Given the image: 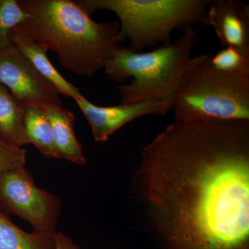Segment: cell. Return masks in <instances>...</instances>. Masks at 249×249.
<instances>
[{
    "instance_id": "1",
    "label": "cell",
    "mask_w": 249,
    "mask_h": 249,
    "mask_svg": "<svg viewBox=\"0 0 249 249\" xmlns=\"http://www.w3.org/2000/svg\"><path fill=\"white\" fill-rule=\"evenodd\" d=\"M134 186L160 249H249V120L168 124Z\"/></svg>"
},
{
    "instance_id": "2",
    "label": "cell",
    "mask_w": 249,
    "mask_h": 249,
    "mask_svg": "<svg viewBox=\"0 0 249 249\" xmlns=\"http://www.w3.org/2000/svg\"><path fill=\"white\" fill-rule=\"evenodd\" d=\"M27 17L18 33L52 50L77 76L90 78L120 48L119 21L97 22L78 1L18 0Z\"/></svg>"
},
{
    "instance_id": "3",
    "label": "cell",
    "mask_w": 249,
    "mask_h": 249,
    "mask_svg": "<svg viewBox=\"0 0 249 249\" xmlns=\"http://www.w3.org/2000/svg\"><path fill=\"white\" fill-rule=\"evenodd\" d=\"M197 39V31L190 27L175 42L159 46L151 52L136 53L128 47L118 49L103 70L116 83L133 78L129 84L118 88L121 104L151 99L173 102L187 76L207 57L208 54L191 57Z\"/></svg>"
},
{
    "instance_id": "4",
    "label": "cell",
    "mask_w": 249,
    "mask_h": 249,
    "mask_svg": "<svg viewBox=\"0 0 249 249\" xmlns=\"http://www.w3.org/2000/svg\"><path fill=\"white\" fill-rule=\"evenodd\" d=\"M209 0H81L78 3L91 15L100 10L112 11L120 24V42L140 53L146 47L171 43L175 29L184 31L195 24L206 25Z\"/></svg>"
},
{
    "instance_id": "5",
    "label": "cell",
    "mask_w": 249,
    "mask_h": 249,
    "mask_svg": "<svg viewBox=\"0 0 249 249\" xmlns=\"http://www.w3.org/2000/svg\"><path fill=\"white\" fill-rule=\"evenodd\" d=\"M210 57L187 76L174 96L172 109L176 120H249V73L218 70Z\"/></svg>"
},
{
    "instance_id": "6",
    "label": "cell",
    "mask_w": 249,
    "mask_h": 249,
    "mask_svg": "<svg viewBox=\"0 0 249 249\" xmlns=\"http://www.w3.org/2000/svg\"><path fill=\"white\" fill-rule=\"evenodd\" d=\"M0 206L30 223L34 232H56L60 200L37 188L25 167L7 172L0 178Z\"/></svg>"
},
{
    "instance_id": "7",
    "label": "cell",
    "mask_w": 249,
    "mask_h": 249,
    "mask_svg": "<svg viewBox=\"0 0 249 249\" xmlns=\"http://www.w3.org/2000/svg\"><path fill=\"white\" fill-rule=\"evenodd\" d=\"M0 84L24 106H62L58 91L12 45L0 50Z\"/></svg>"
},
{
    "instance_id": "8",
    "label": "cell",
    "mask_w": 249,
    "mask_h": 249,
    "mask_svg": "<svg viewBox=\"0 0 249 249\" xmlns=\"http://www.w3.org/2000/svg\"><path fill=\"white\" fill-rule=\"evenodd\" d=\"M89 123L93 137L97 142H105L124 124L142 116H164L172 109L173 102L166 100H147L116 106H96L84 96L76 101Z\"/></svg>"
},
{
    "instance_id": "9",
    "label": "cell",
    "mask_w": 249,
    "mask_h": 249,
    "mask_svg": "<svg viewBox=\"0 0 249 249\" xmlns=\"http://www.w3.org/2000/svg\"><path fill=\"white\" fill-rule=\"evenodd\" d=\"M206 25L213 28L224 47L249 51V6L243 1H211Z\"/></svg>"
},
{
    "instance_id": "10",
    "label": "cell",
    "mask_w": 249,
    "mask_h": 249,
    "mask_svg": "<svg viewBox=\"0 0 249 249\" xmlns=\"http://www.w3.org/2000/svg\"><path fill=\"white\" fill-rule=\"evenodd\" d=\"M10 41L11 45L27 59L41 76L55 88L59 94L73 98L75 101L83 97L80 89L64 78L50 62L45 47L14 31L10 34Z\"/></svg>"
},
{
    "instance_id": "11",
    "label": "cell",
    "mask_w": 249,
    "mask_h": 249,
    "mask_svg": "<svg viewBox=\"0 0 249 249\" xmlns=\"http://www.w3.org/2000/svg\"><path fill=\"white\" fill-rule=\"evenodd\" d=\"M40 107L50 123L60 159L85 165L86 159L75 134L73 113L57 105H43Z\"/></svg>"
},
{
    "instance_id": "12",
    "label": "cell",
    "mask_w": 249,
    "mask_h": 249,
    "mask_svg": "<svg viewBox=\"0 0 249 249\" xmlns=\"http://www.w3.org/2000/svg\"><path fill=\"white\" fill-rule=\"evenodd\" d=\"M25 106L0 84V140L11 146L29 143L24 129Z\"/></svg>"
},
{
    "instance_id": "13",
    "label": "cell",
    "mask_w": 249,
    "mask_h": 249,
    "mask_svg": "<svg viewBox=\"0 0 249 249\" xmlns=\"http://www.w3.org/2000/svg\"><path fill=\"white\" fill-rule=\"evenodd\" d=\"M56 232L29 233L0 211V249H55Z\"/></svg>"
},
{
    "instance_id": "14",
    "label": "cell",
    "mask_w": 249,
    "mask_h": 249,
    "mask_svg": "<svg viewBox=\"0 0 249 249\" xmlns=\"http://www.w3.org/2000/svg\"><path fill=\"white\" fill-rule=\"evenodd\" d=\"M24 129L29 143L37 147L45 157L60 159L50 123L40 106H25Z\"/></svg>"
},
{
    "instance_id": "15",
    "label": "cell",
    "mask_w": 249,
    "mask_h": 249,
    "mask_svg": "<svg viewBox=\"0 0 249 249\" xmlns=\"http://www.w3.org/2000/svg\"><path fill=\"white\" fill-rule=\"evenodd\" d=\"M27 17L18 0H0V50L11 45L10 34Z\"/></svg>"
},
{
    "instance_id": "16",
    "label": "cell",
    "mask_w": 249,
    "mask_h": 249,
    "mask_svg": "<svg viewBox=\"0 0 249 249\" xmlns=\"http://www.w3.org/2000/svg\"><path fill=\"white\" fill-rule=\"evenodd\" d=\"M210 62L222 71L249 73V51L224 47L214 55H211Z\"/></svg>"
},
{
    "instance_id": "17",
    "label": "cell",
    "mask_w": 249,
    "mask_h": 249,
    "mask_svg": "<svg viewBox=\"0 0 249 249\" xmlns=\"http://www.w3.org/2000/svg\"><path fill=\"white\" fill-rule=\"evenodd\" d=\"M26 155L23 147L11 146L0 140V178L7 172L24 167Z\"/></svg>"
},
{
    "instance_id": "18",
    "label": "cell",
    "mask_w": 249,
    "mask_h": 249,
    "mask_svg": "<svg viewBox=\"0 0 249 249\" xmlns=\"http://www.w3.org/2000/svg\"><path fill=\"white\" fill-rule=\"evenodd\" d=\"M55 249H80L65 234L56 232L55 236Z\"/></svg>"
}]
</instances>
